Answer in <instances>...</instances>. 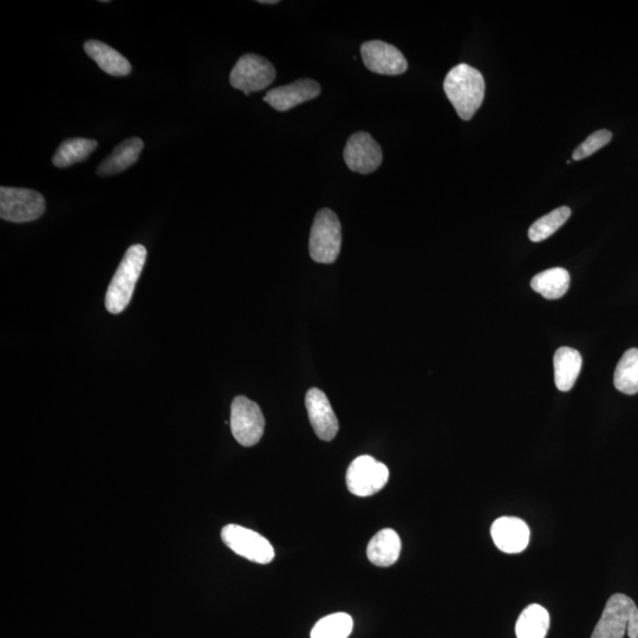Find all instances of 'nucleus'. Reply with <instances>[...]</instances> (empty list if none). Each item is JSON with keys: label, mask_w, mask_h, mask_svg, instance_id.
I'll use <instances>...</instances> for the list:
<instances>
[{"label": "nucleus", "mask_w": 638, "mask_h": 638, "mask_svg": "<svg viewBox=\"0 0 638 638\" xmlns=\"http://www.w3.org/2000/svg\"><path fill=\"white\" fill-rule=\"evenodd\" d=\"M444 89L460 119L465 121L471 120L484 102V77L479 70L465 63L449 71Z\"/></svg>", "instance_id": "1"}, {"label": "nucleus", "mask_w": 638, "mask_h": 638, "mask_svg": "<svg viewBox=\"0 0 638 638\" xmlns=\"http://www.w3.org/2000/svg\"><path fill=\"white\" fill-rule=\"evenodd\" d=\"M146 259L147 250L143 245H133L127 250L107 291L106 308L110 314H121L128 307Z\"/></svg>", "instance_id": "2"}, {"label": "nucleus", "mask_w": 638, "mask_h": 638, "mask_svg": "<svg viewBox=\"0 0 638 638\" xmlns=\"http://www.w3.org/2000/svg\"><path fill=\"white\" fill-rule=\"evenodd\" d=\"M638 638V608L630 597L611 596L591 638Z\"/></svg>", "instance_id": "3"}, {"label": "nucleus", "mask_w": 638, "mask_h": 638, "mask_svg": "<svg viewBox=\"0 0 638 638\" xmlns=\"http://www.w3.org/2000/svg\"><path fill=\"white\" fill-rule=\"evenodd\" d=\"M342 226L336 214L323 208L316 214L310 234V256L316 263L332 264L340 256Z\"/></svg>", "instance_id": "4"}, {"label": "nucleus", "mask_w": 638, "mask_h": 638, "mask_svg": "<svg viewBox=\"0 0 638 638\" xmlns=\"http://www.w3.org/2000/svg\"><path fill=\"white\" fill-rule=\"evenodd\" d=\"M45 200L41 193L26 188H0V217L11 223H29L43 216Z\"/></svg>", "instance_id": "5"}, {"label": "nucleus", "mask_w": 638, "mask_h": 638, "mask_svg": "<svg viewBox=\"0 0 638 638\" xmlns=\"http://www.w3.org/2000/svg\"><path fill=\"white\" fill-rule=\"evenodd\" d=\"M276 78L273 64L262 56L247 54L231 71L230 83L233 88L242 90L246 96L271 86Z\"/></svg>", "instance_id": "6"}, {"label": "nucleus", "mask_w": 638, "mask_h": 638, "mask_svg": "<svg viewBox=\"0 0 638 638\" xmlns=\"http://www.w3.org/2000/svg\"><path fill=\"white\" fill-rule=\"evenodd\" d=\"M265 419L256 402L237 396L231 406V431L244 447L258 444L264 434Z\"/></svg>", "instance_id": "7"}, {"label": "nucleus", "mask_w": 638, "mask_h": 638, "mask_svg": "<svg viewBox=\"0 0 638 638\" xmlns=\"http://www.w3.org/2000/svg\"><path fill=\"white\" fill-rule=\"evenodd\" d=\"M389 479L388 467L369 455L358 457L348 468V490L357 497H370L380 492Z\"/></svg>", "instance_id": "8"}, {"label": "nucleus", "mask_w": 638, "mask_h": 638, "mask_svg": "<svg viewBox=\"0 0 638 638\" xmlns=\"http://www.w3.org/2000/svg\"><path fill=\"white\" fill-rule=\"evenodd\" d=\"M221 539L233 552L251 562L269 564L275 558V550L269 540L246 527L227 525L221 531Z\"/></svg>", "instance_id": "9"}, {"label": "nucleus", "mask_w": 638, "mask_h": 638, "mask_svg": "<svg viewBox=\"0 0 638 638\" xmlns=\"http://www.w3.org/2000/svg\"><path fill=\"white\" fill-rule=\"evenodd\" d=\"M383 154L379 143L367 132L351 136L344 148V161L350 171L370 174L382 164Z\"/></svg>", "instance_id": "10"}, {"label": "nucleus", "mask_w": 638, "mask_h": 638, "mask_svg": "<svg viewBox=\"0 0 638 638\" xmlns=\"http://www.w3.org/2000/svg\"><path fill=\"white\" fill-rule=\"evenodd\" d=\"M361 55L364 65L375 74L396 76L405 74L408 69L407 60L402 52L386 42L363 43Z\"/></svg>", "instance_id": "11"}, {"label": "nucleus", "mask_w": 638, "mask_h": 638, "mask_svg": "<svg viewBox=\"0 0 638 638\" xmlns=\"http://www.w3.org/2000/svg\"><path fill=\"white\" fill-rule=\"evenodd\" d=\"M309 419L319 439L331 441L338 433V420L327 395L321 389L312 388L305 396Z\"/></svg>", "instance_id": "12"}, {"label": "nucleus", "mask_w": 638, "mask_h": 638, "mask_svg": "<svg viewBox=\"0 0 638 638\" xmlns=\"http://www.w3.org/2000/svg\"><path fill=\"white\" fill-rule=\"evenodd\" d=\"M319 95H321V86L314 80L303 78L288 86L270 90L265 95L264 101L277 112H288L299 104L316 99Z\"/></svg>", "instance_id": "13"}, {"label": "nucleus", "mask_w": 638, "mask_h": 638, "mask_svg": "<svg viewBox=\"0 0 638 638\" xmlns=\"http://www.w3.org/2000/svg\"><path fill=\"white\" fill-rule=\"evenodd\" d=\"M491 535L500 551L514 555L527 548L531 533L524 520L516 517H501L493 523Z\"/></svg>", "instance_id": "14"}, {"label": "nucleus", "mask_w": 638, "mask_h": 638, "mask_svg": "<svg viewBox=\"0 0 638 638\" xmlns=\"http://www.w3.org/2000/svg\"><path fill=\"white\" fill-rule=\"evenodd\" d=\"M84 51L87 52L91 60H94L99 65L104 73L122 77L129 75L130 71H132V65H130L127 58L106 43L91 39V41L84 43Z\"/></svg>", "instance_id": "15"}, {"label": "nucleus", "mask_w": 638, "mask_h": 638, "mask_svg": "<svg viewBox=\"0 0 638 638\" xmlns=\"http://www.w3.org/2000/svg\"><path fill=\"white\" fill-rule=\"evenodd\" d=\"M401 539L392 529H384L371 538L367 555L369 561L381 568H387L397 562L401 553Z\"/></svg>", "instance_id": "16"}, {"label": "nucleus", "mask_w": 638, "mask_h": 638, "mask_svg": "<svg viewBox=\"0 0 638 638\" xmlns=\"http://www.w3.org/2000/svg\"><path fill=\"white\" fill-rule=\"evenodd\" d=\"M582 355L576 349L559 348L553 357L555 367V383L561 392H569L574 388L579 373L582 370Z\"/></svg>", "instance_id": "17"}, {"label": "nucleus", "mask_w": 638, "mask_h": 638, "mask_svg": "<svg viewBox=\"0 0 638 638\" xmlns=\"http://www.w3.org/2000/svg\"><path fill=\"white\" fill-rule=\"evenodd\" d=\"M143 149V141L139 138H132L120 143L114 152L97 168V174L101 177H108L126 171L139 160Z\"/></svg>", "instance_id": "18"}, {"label": "nucleus", "mask_w": 638, "mask_h": 638, "mask_svg": "<svg viewBox=\"0 0 638 638\" xmlns=\"http://www.w3.org/2000/svg\"><path fill=\"white\" fill-rule=\"evenodd\" d=\"M550 629L548 610L531 604L520 614L516 624L517 638H545Z\"/></svg>", "instance_id": "19"}, {"label": "nucleus", "mask_w": 638, "mask_h": 638, "mask_svg": "<svg viewBox=\"0 0 638 638\" xmlns=\"http://www.w3.org/2000/svg\"><path fill=\"white\" fill-rule=\"evenodd\" d=\"M531 288L546 299L562 298L570 288L569 272L563 268L540 272L532 278Z\"/></svg>", "instance_id": "20"}, {"label": "nucleus", "mask_w": 638, "mask_h": 638, "mask_svg": "<svg viewBox=\"0 0 638 638\" xmlns=\"http://www.w3.org/2000/svg\"><path fill=\"white\" fill-rule=\"evenodd\" d=\"M97 141L91 139H69L65 140L55 153L54 165L57 168H67L84 161L97 148Z\"/></svg>", "instance_id": "21"}, {"label": "nucleus", "mask_w": 638, "mask_h": 638, "mask_svg": "<svg viewBox=\"0 0 638 638\" xmlns=\"http://www.w3.org/2000/svg\"><path fill=\"white\" fill-rule=\"evenodd\" d=\"M614 384L623 394L638 393V349H629L624 353L615 370Z\"/></svg>", "instance_id": "22"}, {"label": "nucleus", "mask_w": 638, "mask_h": 638, "mask_svg": "<svg viewBox=\"0 0 638 638\" xmlns=\"http://www.w3.org/2000/svg\"><path fill=\"white\" fill-rule=\"evenodd\" d=\"M353 628L354 621L350 615L332 614L316 623L311 631V638H348Z\"/></svg>", "instance_id": "23"}, {"label": "nucleus", "mask_w": 638, "mask_h": 638, "mask_svg": "<svg viewBox=\"0 0 638 638\" xmlns=\"http://www.w3.org/2000/svg\"><path fill=\"white\" fill-rule=\"evenodd\" d=\"M570 216V208L563 206L538 219L529 230V238L531 242L540 243L543 242V240L548 239L553 233H556L559 229H561Z\"/></svg>", "instance_id": "24"}, {"label": "nucleus", "mask_w": 638, "mask_h": 638, "mask_svg": "<svg viewBox=\"0 0 638 638\" xmlns=\"http://www.w3.org/2000/svg\"><path fill=\"white\" fill-rule=\"evenodd\" d=\"M611 139H613V134H611L609 130H598V132L591 134L587 140L575 149L574 154H572V159L579 161L589 158L590 155L600 151L604 146H607Z\"/></svg>", "instance_id": "25"}, {"label": "nucleus", "mask_w": 638, "mask_h": 638, "mask_svg": "<svg viewBox=\"0 0 638 638\" xmlns=\"http://www.w3.org/2000/svg\"><path fill=\"white\" fill-rule=\"evenodd\" d=\"M258 3H260V4H271V5H273V4H278L279 2H278V0H259V2H258Z\"/></svg>", "instance_id": "26"}]
</instances>
